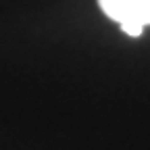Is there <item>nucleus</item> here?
<instances>
[{
    "label": "nucleus",
    "instance_id": "nucleus-1",
    "mask_svg": "<svg viewBox=\"0 0 150 150\" xmlns=\"http://www.w3.org/2000/svg\"><path fill=\"white\" fill-rule=\"evenodd\" d=\"M98 6L131 38H140L150 25V0H98Z\"/></svg>",
    "mask_w": 150,
    "mask_h": 150
}]
</instances>
